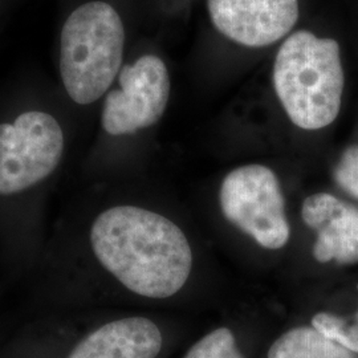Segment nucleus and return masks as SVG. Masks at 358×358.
Wrapping results in <instances>:
<instances>
[{"mask_svg":"<svg viewBox=\"0 0 358 358\" xmlns=\"http://www.w3.org/2000/svg\"><path fill=\"white\" fill-rule=\"evenodd\" d=\"M90 243L103 268L143 297H171L192 273V245L185 232L142 207L115 206L103 211L92 226Z\"/></svg>","mask_w":358,"mask_h":358,"instance_id":"f257e3e1","label":"nucleus"},{"mask_svg":"<svg viewBox=\"0 0 358 358\" xmlns=\"http://www.w3.org/2000/svg\"><path fill=\"white\" fill-rule=\"evenodd\" d=\"M344 83L336 40L317 38L309 31H297L285 38L273 65V87L296 127H329L340 113Z\"/></svg>","mask_w":358,"mask_h":358,"instance_id":"f03ea898","label":"nucleus"},{"mask_svg":"<svg viewBox=\"0 0 358 358\" xmlns=\"http://www.w3.org/2000/svg\"><path fill=\"white\" fill-rule=\"evenodd\" d=\"M125 28L115 8L90 1L71 13L62 31L60 73L69 97L80 105L97 101L121 71Z\"/></svg>","mask_w":358,"mask_h":358,"instance_id":"7ed1b4c3","label":"nucleus"},{"mask_svg":"<svg viewBox=\"0 0 358 358\" xmlns=\"http://www.w3.org/2000/svg\"><path fill=\"white\" fill-rule=\"evenodd\" d=\"M219 205L224 217L266 250H280L291 238L285 202L276 174L263 165L230 171L220 185Z\"/></svg>","mask_w":358,"mask_h":358,"instance_id":"20e7f679","label":"nucleus"},{"mask_svg":"<svg viewBox=\"0 0 358 358\" xmlns=\"http://www.w3.org/2000/svg\"><path fill=\"white\" fill-rule=\"evenodd\" d=\"M64 152V134L55 117L27 112L0 125V195L27 190L50 177Z\"/></svg>","mask_w":358,"mask_h":358,"instance_id":"39448f33","label":"nucleus"},{"mask_svg":"<svg viewBox=\"0 0 358 358\" xmlns=\"http://www.w3.org/2000/svg\"><path fill=\"white\" fill-rule=\"evenodd\" d=\"M120 90H112L103 103L101 122L108 134H133L153 127L166 110L170 77L165 63L145 55L120 71Z\"/></svg>","mask_w":358,"mask_h":358,"instance_id":"423d86ee","label":"nucleus"},{"mask_svg":"<svg viewBox=\"0 0 358 358\" xmlns=\"http://www.w3.org/2000/svg\"><path fill=\"white\" fill-rule=\"evenodd\" d=\"M207 8L222 35L250 48L282 40L299 20L297 0H207Z\"/></svg>","mask_w":358,"mask_h":358,"instance_id":"0eeeda50","label":"nucleus"},{"mask_svg":"<svg viewBox=\"0 0 358 358\" xmlns=\"http://www.w3.org/2000/svg\"><path fill=\"white\" fill-rule=\"evenodd\" d=\"M301 217L316 232L313 256L320 263H358V207L334 195H309L301 207Z\"/></svg>","mask_w":358,"mask_h":358,"instance_id":"6e6552de","label":"nucleus"},{"mask_svg":"<svg viewBox=\"0 0 358 358\" xmlns=\"http://www.w3.org/2000/svg\"><path fill=\"white\" fill-rule=\"evenodd\" d=\"M162 333L146 317L108 322L78 343L68 358H155Z\"/></svg>","mask_w":358,"mask_h":358,"instance_id":"1a4fd4ad","label":"nucleus"},{"mask_svg":"<svg viewBox=\"0 0 358 358\" xmlns=\"http://www.w3.org/2000/svg\"><path fill=\"white\" fill-rule=\"evenodd\" d=\"M268 358H358V355L313 327H297L271 345Z\"/></svg>","mask_w":358,"mask_h":358,"instance_id":"9d476101","label":"nucleus"},{"mask_svg":"<svg viewBox=\"0 0 358 358\" xmlns=\"http://www.w3.org/2000/svg\"><path fill=\"white\" fill-rule=\"evenodd\" d=\"M312 327L340 345L358 355V312L352 319L320 312L313 316Z\"/></svg>","mask_w":358,"mask_h":358,"instance_id":"9b49d317","label":"nucleus"},{"mask_svg":"<svg viewBox=\"0 0 358 358\" xmlns=\"http://www.w3.org/2000/svg\"><path fill=\"white\" fill-rule=\"evenodd\" d=\"M185 358H244L229 328H217L190 348Z\"/></svg>","mask_w":358,"mask_h":358,"instance_id":"f8f14e48","label":"nucleus"},{"mask_svg":"<svg viewBox=\"0 0 358 358\" xmlns=\"http://www.w3.org/2000/svg\"><path fill=\"white\" fill-rule=\"evenodd\" d=\"M337 185L350 196L358 199V145H352L341 155L334 169Z\"/></svg>","mask_w":358,"mask_h":358,"instance_id":"ddd939ff","label":"nucleus"}]
</instances>
